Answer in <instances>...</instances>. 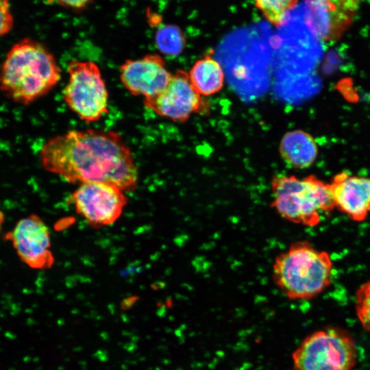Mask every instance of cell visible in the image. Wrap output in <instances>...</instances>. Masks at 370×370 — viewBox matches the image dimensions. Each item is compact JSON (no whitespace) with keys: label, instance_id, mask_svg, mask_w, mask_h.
Instances as JSON below:
<instances>
[{"label":"cell","instance_id":"obj_1","mask_svg":"<svg viewBox=\"0 0 370 370\" xmlns=\"http://www.w3.org/2000/svg\"><path fill=\"white\" fill-rule=\"evenodd\" d=\"M42 166L68 182H104L134 189L138 170L122 136L111 130H71L47 140L40 150Z\"/></svg>","mask_w":370,"mask_h":370},{"label":"cell","instance_id":"obj_2","mask_svg":"<svg viewBox=\"0 0 370 370\" xmlns=\"http://www.w3.org/2000/svg\"><path fill=\"white\" fill-rule=\"evenodd\" d=\"M60 78V68L51 51L27 37L12 46L1 63L0 91L13 102L27 106L49 94Z\"/></svg>","mask_w":370,"mask_h":370},{"label":"cell","instance_id":"obj_3","mask_svg":"<svg viewBox=\"0 0 370 370\" xmlns=\"http://www.w3.org/2000/svg\"><path fill=\"white\" fill-rule=\"evenodd\" d=\"M332 273L330 254L308 241L292 243L275 257L272 266L274 284L291 300L317 297L331 284Z\"/></svg>","mask_w":370,"mask_h":370},{"label":"cell","instance_id":"obj_4","mask_svg":"<svg viewBox=\"0 0 370 370\" xmlns=\"http://www.w3.org/2000/svg\"><path fill=\"white\" fill-rule=\"evenodd\" d=\"M271 207L293 223L314 227L321 222V214L335 209L329 183L315 175L299 178L275 175L271 178Z\"/></svg>","mask_w":370,"mask_h":370},{"label":"cell","instance_id":"obj_5","mask_svg":"<svg viewBox=\"0 0 370 370\" xmlns=\"http://www.w3.org/2000/svg\"><path fill=\"white\" fill-rule=\"evenodd\" d=\"M291 360L292 370H352L357 349L347 331L328 326L306 336L293 351Z\"/></svg>","mask_w":370,"mask_h":370},{"label":"cell","instance_id":"obj_6","mask_svg":"<svg viewBox=\"0 0 370 370\" xmlns=\"http://www.w3.org/2000/svg\"><path fill=\"white\" fill-rule=\"evenodd\" d=\"M67 70L64 102L82 121L100 120L108 112L109 96L99 67L92 61L73 60Z\"/></svg>","mask_w":370,"mask_h":370},{"label":"cell","instance_id":"obj_7","mask_svg":"<svg viewBox=\"0 0 370 370\" xmlns=\"http://www.w3.org/2000/svg\"><path fill=\"white\" fill-rule=\"evenodd\" d=\"M143 103L158 116L175 122L184 123L193 114L206 115L210 112L208 102L193 88L188 73L181 69L172 73L162 91L144 99Z\"/></svg>","mask_w":370,"mask_h":370},{"label":"cell","instance_id":"obj_8","mask_svg":"<svg viewBox=\"0 0 370 370\" xmlns=\"http://www.w3.org/2000/svg\"><path fill=\"white\" fill-rule=\"evenodd\" d=\"M123 192L108 183L82 184L73 194L76 212L93 227L110 225L120 217L127 203Z\"/></svg>","mask_w":370,"mask_h":370},{"label":"cell","instance_id":"obj_9","mask_svg":"<svg viewBox=\"0 0 370 370\" xmlns=\"http://www.w3.org/2000/svg\"><path fill=\"white\" fill-rule=\"evenodd\" d=\"M21 261L33 269L50 268L54 258L51 249V233L40 217L31 214L20 219L7 234Z\"/></svg>","mask_w":370,"mask_h":370},{"label":"cell","instance_id":"obj_10","mask_svg":"<svg viewBox=\"0 0 370 370\" xmlns=\"http://www.w3.org/2000/svg\"><path fill=\"white\" fill-rule=\"evenodd\" d=\"M164 60L149 53L136 60H127L120 67V79L125 89L134 96L152 97L162 91L171 77Z\"/></svg>","mask_w":370,"mask_h":370},{"label":"cell","instance_id":"obj_11","mask_svg":"<svg viewBox=\"0 0 370 370\" xmlns=\"http://www.w3.org/2000/svg\"><path fill=\"white\" fill-rule=\"evenodd\" d=\"M329 184L335 208L356 222L367 219L370 214V177L342 171Z\"/></svg>","mask_w":370,"mask_h":370},{"label":"cell","instance_id":"obj_12","mask_svg":"<svg viewBox=\"0 0 370 370\" xmlns=\"http://www.w3.org/2000/svg\"><path fill=\"white\" fill-rule=\"evenodd\" d=\"M279 150L284 162L294 169L310 166L319 151L312 136L301 130L286 133L280 141Z\"/></svg>","mask_w":370,"mask_h":370},{"label":"cell","instance_id":"obj_13","mask_svg":"<svg viewBox=\"0 0 370 370\" xmlns=\"http://www.w3.org/2000/svg\"><path fill=\"white\" fill-rule=\"evenodd\" d=\"M188 76L193 88L202 97L216 94L223 86V69L211 54L196 61Z\"/></svg>","mask_w":370,"mask_h":370},{"label":"cell","instance_id":"obj_14","mask_svg":"<svg viewBox=\"0 0 370 370\" xmlns=\"http://www.w3.org/2000/svg\"><path fill=\"white\" fill-rule=\"evenodd\" d=\"M155 42L158 49L169 56L180 55L185 46V38L182 30L175 25H164L156 32Z\"/></svg>","mask_w":370,"mask_h":370},{"label":"cell","instance_id":"obj_15","mask_svg":"<svg viewBox=\"0 0 370 370\" xmlns=\"http://www.w3.org/2000/svg\"><path fill=\"white\" fill-rule=\"evenodd\" d=\"M255 7L271 25H282L288 14L294 10L298 0H253Z\"/></svg>","mask_w":370,"mask_h":370},{"label":"cell","instance_id":"obj_16","mask_svg":"<svg viewBox=\"0 0 370 370\" xmlns=\"http://www.w3.org/2000/svg\"><path fill=\"white\" fill-rule=\"evenodd\" d=\"M354 298L358 321L364 330L370 334V278L358 288Z\"/></svg>","mask_w":370,"mask_h":370},{"label":"cell","instance_id":"obj_17","mask_svg":"<svg viewBox=\"0 0 370 370\" xmlns=\"http://www.w3.org/2000/svg\"><path fill=\"white\" fill-rule=\"evenodd\" d=\"M332 14L352 25L361 0H321Z\"/></svg>","mask_w":370,"mask_h":370},{"label":"cell","instance_id":"obj_18","mask_svg":"<svg viewBox=\"0 0 370 370\" xmlns=\"http://www.w3.org/2000/svg\"><path fill=\"white\" fill-rule=\"evenodd\" d=\"M14 23L10 0H0V38L12 31Z\"/></svg>","mask_w":370,"mask_h":370},{"label":"cell","instance_id":"obj_19","mask_svg":"<svg viewBox=\"0 0 370 370\" xmlns=\"http://www.w3.org/2000/svg\"><path fill=\"white\" fill-rule=\"evenodd\" d=\"M92 1V0H47L48 3H56L60 6L77 10L85 8Z\"/></svg>","mask_w":370,"mask_h":370}]
</instances>
